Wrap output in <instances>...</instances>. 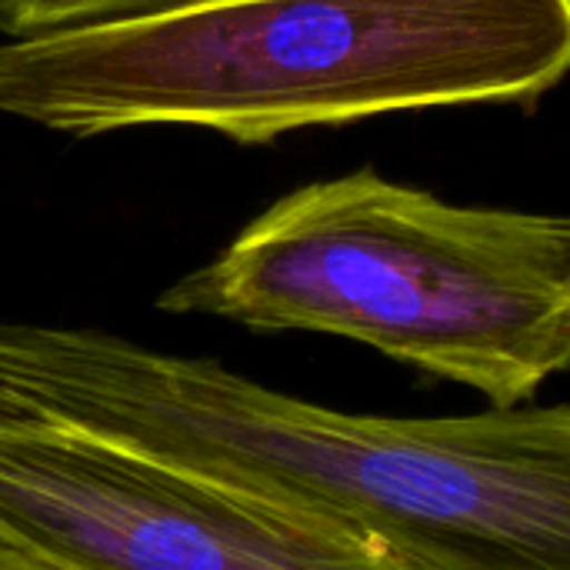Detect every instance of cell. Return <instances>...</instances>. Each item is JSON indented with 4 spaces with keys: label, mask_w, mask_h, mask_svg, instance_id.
I'll return each instance as SVG.
<instances>
[{
    "label": "cell",
    "mask_w": 570,
    "mask_h": 570,
    "mask_svg": "<svg viewBox=\"0 0 570 570\" xmlns=\"http://www.w3.org/2000/svg\"><path fill=\"white\" fill-rule=\"evenodd\" d=\"M0 394L397 570H570L568 404L351 414L210 357L7 317Z\"/></svg>",
    "instance_id": "cell-1"
},
{
    "label": "cell",
    "mask_w": 570,
    "mask_h": 570,
    "mask_svg": "<svg viewBox=\"0 0 570 570\" xmlns=\"http://www.w3.org/2000/svg\"><path fill=\"white\" fill-rule=\"evenodd\" d=\"M570 67V0H190L0 43V114L100 137L200 127L274 144L384 114L534 110Z\"/></svg>",
    "instance_id": "cell-2"
},
{
    "label": "cell",
    "mask_w": 570,
    "mask_h": 570,
    "mask_svg": "<svg viewBox=\"0 0 570 570\" xmlns=\"http://www.w3.org/2000/svg\"><path fill=\"white\" fill-rule=\"evenodd\" d=\"M157 307L347 337L521 407L570 364V224L361 167L274 200Z\"/></svg>",
    "instance_id": "cell-3"
},
{
    "label": "cell",
    "mask_w": 570,
    "mask_h": 570,
    "mask_svg": "<svg viewBox=\"0 0 570 570\" xmlns=\"http://www.w3.org/2000/svg\"><path fill=\"white\" fill-rule=\"evenodd\" d=\"M0 548L43 570H397L3 394Z\"/></svg>",
    "instance_id": "cell-4"
},
{
    "label": "cell",
    "mask_w": 570,
    "mask_h": 570,
    "mask_svg": "<svg viewBox=\"0 0 570 570\" xmlns=\"http://www.w3.org/2000/svg\"><path fill=\"white\" fill-rule=\"evenodd\" d=\"M190 0H0V30L7 40H27L94 23L134 20L174 10Z\"/></svg>",
    "instance_id": "cell-5"
},
{
    "label": "cell",
    "mask_w": 570,
    "mask_h": 570,
    "mask_svg": "<svg viewBox=\"0 0 570 570\" xmlns=\"http://www.w3.org/2000/svg\"><path fill=\"white\" fill-rule=\"evenodd\" d=\"M0 570H43V568L27 564V561H20L17 554H10V551H3V548H0Z\"/></svg>",
    "instance_id": "cell-6"
}]
</instances>
